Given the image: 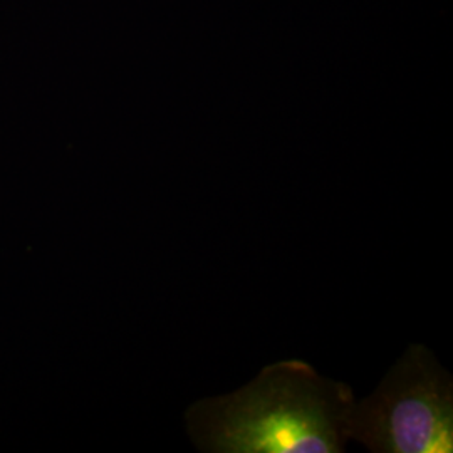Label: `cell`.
I'll return each mask as SVG.
<instances>
[{"instance_id":"6da1fadb","label":"cell","mask_w":453,"mask_h":453,"mask_svg":"<svg viewBox=\"0 0 453 453\" xmlns=\"http://www.w3.org/2000/svg\"><path fill=\"white\" fill-rule=\"evenodd\" d=\"M355 393L303 359L265 366L242 388L195 402L187 428L207 453H342Z\"/></svg>"},{"instance_id":"7a4b0ae2","label":"cell","mask_w":453,"mask_h":453,"mask_svg":"<svg viewBox=\"0 0 453 453\" xmlns=\"http://www.w3.org/2000/svg\"><path fill=\"white\" fill-rule=\"evenodd\" d=\"M348 438L374 453H452V374L411 344L368 398H355Z\"/></svg>"}]
</instances>
